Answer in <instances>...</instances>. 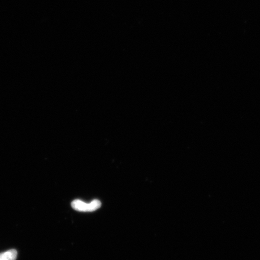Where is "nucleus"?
<instances>
[{"label": "nucleus", "instance_id": "nucleus-1", "mask_svg": "<svg viewBox=\"0 0 260 260\" xmlns=\"http://www.w3.org/2000/svg\"><path fill=\"white\" fill-rule=\"evenodd\" d=\"M71 206L74 210L79 211H95L102 206V203L99 200H95L89 204H87L83 201L77 200L73 201Z\"/></svg>", "mask_w": 260, "mask_h": 260}, {"label": "nucleus", "instance_id": "nucleus-2", "mask_svg": "<svg viewBox=\"0 0 260 260\" xmlns=\"http://www.w3.org/2000/svg\"><path fill=\"white\" fill-rule=\"evenodd\" d=\"M17 255L16 250H10L7 252L0 253V260H16Z\"/></svg>", "mask_w": 260, "mask_h": 260}]
</instances>
